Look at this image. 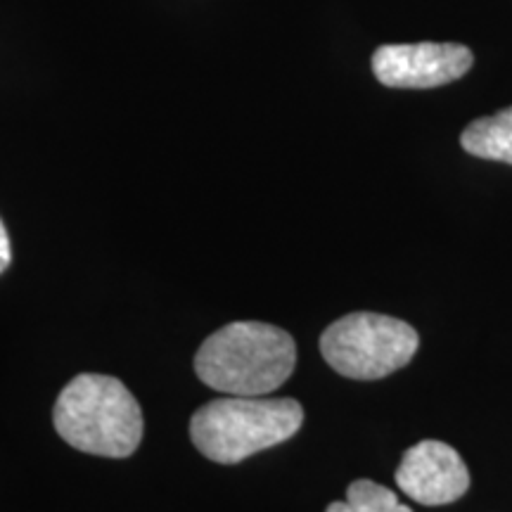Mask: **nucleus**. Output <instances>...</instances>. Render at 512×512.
Instances as JSON below:
<instances>
[{
  "label": "nucleus",
  "mask_w": 512,
  "mask_h": 512,
  "mask_svg": "<svg viewBox=\"0 0 512 512\" xmlns=\"http://www.w3.org/2000/svg\"><path fill=\"white\" fill-rule=\"evenodd\" d=\"M472 62V50L460 43H406L377 48L373 72L389 88H437L465 76Z\"/></svg>",
  "instance_id": "39448f33"
},
{
  "label": "nucleus",
  "mask_w": 512,
  "mask_h": 512,
  "mask_svg": "<svg viewBox=\"0 0 512 512\" xmlns=\"http://www.w3.org/2000/svg\"><path fill=\"white\" fill-rule=\"evenodd\" d=\"M325 512H413L403 505L392 489L370 482V479H356L349 484L347 501H335Z\"/></svg>",
  "instance_id": "6e6552de"
},
{
  "label": "nucleus",
  "mask_w": 512,
  "mask_h": 512,
  "mask_svg": "<svg viewBox=\"0 0 512 512\" xmlns=\"http://www.w3.org/2000/svg\"><path fill=\"white\" fill-rule=\"evenodd\" d=\"M12 261V247H10V235H8V228H5V223L0 221V273L8 271Z\"/></svg>",
  "instance_id": "1a4fd4ad"
},
{
  "label": "nucleus",
  "mask_w": 512,
  "mask_h": 512,
  "mask_svg": "<svg viewBox=\"0 0 512 512\" xmlns=\"http://www.w3.org/2000/svg\"><path fill=\"white\" fill-rule=\"evenodd\" d=\"M302 422L304 408L294 399L223 394L192 415L190 439L204 458L235 465L294 437Z\"/></svg>",
  "instance_id": "7ed1b4c3"
},
{
  "label": "nucleus",
  "mask_w": 512,
  "mask_h": 512,
  "mask_svg": "<svg viewBox=\"0 0 512 512\" xmlns=\"http://www.w3.org/2000/svg\"><path fill=\"white\" fill-rule=\"evenodd\" d=\"M297 366L290 332L268 323H230L204 339L195 373L226 396H266L287 382Z\"/></svg>",
  "instance_id": "f257e3e1"
},
{
  "label": "nucleus",
  "mask_w": 512,
  "mask_h": 512,
  "mask_svg": "<svg viewBox=\"0 0 512 512\" xmlns=\"http://www.w3.org/2000/svg\"><path fill=\"white\" fill-rule=\"evenodd\" d=\"M420 337L406 320L358 311L335 320L320 335V354L351 380H382L411 363Z\"/></svg>",
  "instance_id": "20e7f679"
},
{
  "label": "nucleus",
  "mask_w": 512,
  "mask_h": 512,
  "mask_svg": "<svg viewBox=\"0 0 512 512\" xmlns=\"http://www.w3.org/2000/svg\"><path fill=\"white\" fill-rule=\"evenodd\" d=\"M460 145L472 157L512 164V107L472 121L460 136Z\"/></svg>",
  "instance_id": "0eeeda50"
},
{
  "label": "nucleus",
  "mask_w": 512,
  "mask_h": 512,
  "mask_svg": "<svg viewBox=\"0 0 512 512\" xmlns=\"http://www.w3.org/2000/svg\"><path fill=\"white\" fill-rule=\"evenodd\" d=\"M55 430L69 446L102 458H128L143 439L136 396L110 375H79L57 396Z\"/></svg>",
  "instance_id": "f03ea898"
},
{
  "label": "nucleus",
  "mask_w": 512,
  "mask_h": 512,
  "mask_svg": "<svg viewBox=\"0 0 512 512\" xmlns=\"http://www.w3.org/2000/svg\"><path fill=\"white\" fill-rule=\"evenodd\" d=\"M396 484L420 505H446L470 489V472L453 446L425 439L403 453Z\"/></svg>",
  "instance_id": "423d86ee"
}]
</instances>
